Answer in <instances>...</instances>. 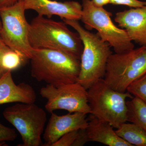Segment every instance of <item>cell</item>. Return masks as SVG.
I'll list each match as a JSON object with an SVG mask.
<instances>
[{
	"label": "cell",
	"mask_w": 146,
	"mask_h": 146,
	"mask_svg": "<svg viewBox=\"0 0 146 146\" xmlns=\"http://www.w3.org/2000/svg\"><path fill=\"white\" fill-rule=\"evenodd\" d=\"M29 41L33 49L61 51L80 60L83 44L77 33L63 22L38 15L29 23Z\"/></svg>",
	"instance_id": "1"
},
{
	"label": "cell",
	"mask_w": 146,
	"mask_h": 146,
	"mask_svg": "<svg viewBox=\"0 0 146 146\" xmlns=\"http://www.w3.org/2000/svg\"><path fill=\"white\" fill-rule=\"evenodd\" d=\"M63 20L75 30L83 44L80 72L77 82L87 90L98 80L104 78L108 60L112 53L111 47L97 33L82 26L78 21Z\"/></svg>",
	"instance_id": "2"
},
{
	"label": "cell",
	"mask_w": 146,
	"mask_h": 146,
	"mask_svg": "<svg viewBox=\"0 0 146 146\" xmlns=\"http://www.w3.org/2000/svg\"><path fill=\"white\" fill-rule=\"evenodd\" d=\"M32 77L39 82L57 86L77 82L80 60L61 51L33 49L30 59Z\"/></svg>",
	"instance_id": "3"
},
{
	"label": "cell",
	"mask_w": 146,
	"mask_h": 146,
	"mask_svg": "<svg viewBox=\"0 0 146 146\" xmlns=\"http://www.w3.org/2000/svg\"><path fill=\"white\" fill-rule=\"evenodd\" d=\"M87 97L91 115L117 129L127 121L126 100L133 97L127 91L114 90L103 78L87 89Z\"/></svg>",
	"instance_id": "4"
},
{
	"label": "cell",
	"mask_w": 146,
	"mask_h": 146,
	"mask_svg": "<svg viewBox=\"0 0 146 146\" xmlns=\"http://www.w3.org/2000/svg\"><path fill=\"white\" fill-rule=\"evenodd\" d=\"M146 72V46L112 53L108 60L104 78L112 89L125 92L131 82Z\"/></svg>",
	"instance_id": "5"
},
{
	"label": "cell",
	"mask_w": 146,
	"mask_h": 146,
	"mask_svg": "<svg viewBox=\"0 0 146 146\" xmlns=\"http://www.w3.org/2000/svg\"><path fill=\"white\" fill-rule=\"evenodd\" d=\"M81 21L89 31L96 30L102 40L107 42L115 53L134 48V45L127 33L116 26L111 19L112 13L97 6L92 0H83Z\"/></svg>",
	"instance_id": "6"
},
{
	"label": "cell",
	"mask_w": 146,
	"mask_h": 146,
	"mask_svg": "<svg viewBox=\"0 0 146 146\" xmlns=\"http://www.w3.org/2000/svg\"><path fill=\"white\" fill-rule=\"evenodd\" d=\"M3 115L21 134L23 143L18 146L42 145V135L47 121L43 108L34 103H18L6 108Z\"/></svg>",
	"instance_id": "7"
},
{
	"label": "cell",
	"mask_w": 146,
	"mask_h": 146,
	"mask_svg": "<svg viewBox=\"0 0 146 146\" xmlns=\"http://www.w3.org/2000/svg\"><path fill=\"white\" fill-rule=\"evenodd\" d=\"M25 11L23 0L0 9V36L10 49L20 53L27 60L31 58L33 49L29 42V24L25 16Z\"/></svg>",
	"instance_id": "8"
},
{
	"label": "cell",
	"mask_w": 146,
	"mask_h": 146,
	"mask_svg": "<svg viewBox=\"0 0 146 146\" xmlns=\"http://www.w3.org/2000/svg\"><path fill=\"white\" fill-rule=\"evenodd\" d=\"M40 94L47 100L45 108L50 113L57 110L86 115L91 113L87 90L78 82L57 86L48 84L41 88Z\"/></svg>",
	"instance_id": "9"
},
{
	"label": "cell",
	"mask_w": 146,
	"mask_h": 146,
	"mask_svg": "<svg viewBox=\"0 0 146 146\" xmlns=\"http://www.w3.org/2000/svg\"><path fill=\"white\" fill-rule=\"evenodd\" d=\"M86 115L76 112L60 116L52 112L43 135L46 143L42 146H51L64 134L72 131L86 129L88 125Z\"/></svg>",
	"instance_id": "10"
},
{
	"label": "cell",
	"mask_w": 146,
	"mask_h": 146,
	"mask_svg": "<svg viewBox=\"0 0 146 146\" xmlns=\"http://www.w3.org/2000/svg\"><path fill=\"white\" fill-rule=\"evenodd\" d=\"M26 10L35 11L40 16L50 18L54 15L68 20H81L82 5L78 2H64L52 0H23Z\"/></svg>",
	"instance_id": "11"
},
{
	"label": "cell",
	"mask_w": 146,
	"mask_h": 146,
	"mask_svg": "<svg viewBox=\"0 0 146 146\" xmlns=\"http://www.w3.org/2000/svg\"><path fill=\"white\" fill-rule=\"evenodd\" d=\"M115 21L132 42L146 46V5L118 12Z\"/></svg>",
	"instance_id": "12"
},
{
	"label": "cell",
	"mask_w": 146,
	"mask_h": 146,
	"mask_svg": "<svg viewBox=\"0 0 146 146\" xmlns=\"http://www.w3.org/2000/svg\"><path fill=\"white\" fill-rule=\"evenodd\" d=\"M36 99L34 89L28 84L15 83L11 71H7L0 77V105L10 103H34Z\"/></svg>",
	"instance_id": "13"
},
{
	"label": "cell",
	"mask_w": 146,
	"mask_h": 146,
	"mask_svg": "<svg viewBox=\"0 0 146 146\" xmlns=\"http://www.w3.org/2000/svg\"><path fill=\"white\" fill-rule=\"evenodd\" d=\"M86 128L90 141L109 146H133L121 138L110 123L91 115Z\"/></svg>",
	"instance_id": "14"
},
{
	"label": "cell",
	"mask_w": 146,
	"mask_h": 146,
	"mask_svg": "<svg viewBox=\"0 0 146 146\" xmlns=\"http://www.w3.org/2000/svg\"><path fill=\"white\" fill-rule=\"evenodd\" d=\"M115 131L121 138L133 146H146V131L135 124L124 123Z\"/></svg>",
	"instance_id": "15"
},
{
	"label": "cell",
	"mask_w": 146,
	"mask_h": 146,
	"mask_svg": "<svg viewBox=\"0 0 146 146\" xmlns=\"http://www.w3.org/2000/svg\"><path fill=\"white\" fill-rule=\"evenodd\" d=\"M127 101V121L135 124L146 131V104L137 97Z\"/></svg>",
	"instance_id": "16"
},
{
	"label": "cell",
	"mask_w": 146,
	"mask_h": 146,
	"mask_svg": "<svg viewBox=\"0 0 146 146\" xmlns=\"http://www.w3.org/2000/svg\"><path fill=\"white\" fill-rule=\"evenodd\" d=\"M25 60L21 54L10 49L3 55L1 65L5 72L12 71L20 68Z\"/></svg>",
	"instance_id": "17"
},
{
	"label": "cell",
	"mask_w": 146,
	"mask_h": 146,
	"mask_svg": "<svg viewBox=\"0 0 146 146\" xmlns=\"http://www.w3.org/2000/svg\"><path fill=\"white\" fill-rule=\"evenodd\" d=\"M127 91L146 104V72L130 84Z\"/></svg>",
	"instance_id": "18"
},
{
	"label": "cell",
	"mask_w": 146,
	"mask_h": 146,
	"mask_svg": "<svg viewBox=\"0 0 146 146\" xmlns=\"http://www.w3.org/2000/svg\"><path fill=\"white\" fill-rule=\"evenodd\" d=\"M79 130L72 131L64 134L51 146H72L78 136Z\"/></svg>",
	"instance_id": "19"
},
{
	"label": "cell",
	"mask_w": 146,
	"mask_h": 146,
	"mask_svg": "<svg viewBox=\"0 0 146 146\" xmlns=\"http://www.w3.org/2000/svg\"><path fill=\"white\" fill-rule=\"evenodd\" d=\"M17 137V134L15 129L5 126L0 123V143L13 141Z\"/></svg>",
	"instance_id": "20"
},
{
	"label": "cell",
	"mask_w": 146,
	"mask_h": 146,
	"mask_svg": "<svg viewBox=\"0 0 146 146\" xmlns=\"http://www.w3.org/2000/svg\"><path fill=\"white\" fill-rule=\"evenodd\" d=\"M110 3L115 5L127 6L132 8L142 7L146 5V2L138 0H110Z\"/></svg>",
	"instance_id": "21"
},
{
	"label": "cell",
	"mask_w": 146,
	"mask_h": 146,
	"mask_svg": "<svg viewBox=\"0 0 146 146\" xmlns=\"http://www.w3.org/2000/svg\"><path fill=\"white\" fill-rule=\"evenodd\" d=\"M90 141L86 129L79 130L78 136L72 146H82Z\"/></svg>",
	"instance_id": "22"
},
{
	"label": "cell",
	"mask_w": 146,
	"mask_h": 146,
	"mask_svg": "<svg viewBox=\"0 0 146 146\" xmlns=\"http://www.w3.org/2000/svg\"><path fill=\"white\" fill-rule=\"evenodd\" d=\"M10 49V48L6 44L0 36V77L6 72L3 70L1 65V60L2 57L3 55L6 52Z\"/></svg>",
	"instance_id": "23"
},
{
	"label": "cell",
	"mask_w": 146,
	"mask_h": 146,
	"mask_svg": "<svg viewBox=\"0 0 146 146\" xmlns=\"http://www.w3.org/2000/svg\"><path fill=\"white\" fill-rule=\"evenodd\" d=\"M20 1L21 0H0V9L10 6Z\"/></svg>",
	"instance_id": "24"
},
{
	"label": "cell",
	"mask_w": 146,
	"mask_h": 146,
	"mask_svg": "<svg viewBox=\"0 0 146 146\" xmlns=\"http://www.w3.org/2000/svg\"><path fill=\"white\" fill-rule=\"evenodd\" d=\"M96 5L99 7H103L110 3V0H92Z\"/></svg>",
	"instance_id": "25"
},
{
	"label": "cell",
	"mask_w": 146,
	"mask_h": 146,
	"mask_svg": "<svg viewBox=\"0 0 146 146\" xmlns=\"http://www.w3.org/2000/svg\"><path fill=\"white\" fill-rule=\"evenodd\" d=\"M1 27H2L1 22V21H0V30H1Z\"/></svg>",
	"instance_id": "26"
}]
</instances>
